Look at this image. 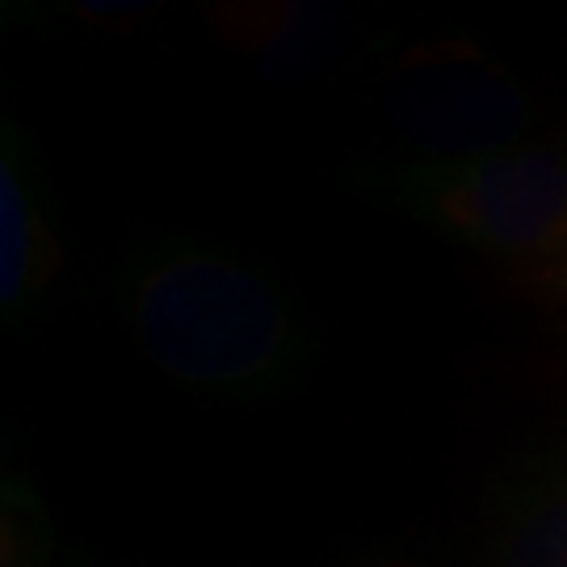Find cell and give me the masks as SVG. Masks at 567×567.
<instances>
[{"mask_svg":"<svg viewBox=\"0 0 567 567\" xmlns=\"http://www.w3.org/2000/svg\"><path fill=\"white\" fill-rule=\"evenodd\" d=\"M404 194L429 224L487 252H534L567 231V156L543 143L408 168Z\"/></svg>","mask_w":567,"mask_h":567,"instance_id":"cell-2","label":"cell"},{"mask_svg":"<svg viewBox=\"0 0 567 567\" xmlns=\"http://www.w3.org/2000/svg\"><path fill=\"white\" fill-rule=\"evenodd\" d=\"M34 236H39V224L30 210V194L13 164V152H4L0 161V303L4 311H18L25 295L34 290V261H39Z\"/></svg>","mask_w":567,"mask_h":567,"instance_id":"cell-5","label":"cell"},{"mask_svg":"<svg viewBox=\"0 0 567 567\" xmlns=\"http://www.w3.org/2000/svg\"><path fill=\"white\" fill-rule=\"evenodd\" d=\"M529 114L526 89L475 47H416L386 76V122L425 164L513 147Z\"/></svg>","mask_w":567,"mask_h":567,"instance_id":"cell-3","label":"cell"},{"mask_svg":"<svg viewBox=\"0 0 567 567\" xmlns=\"http://www.w3.org/2000/svg\"><path fill=\"white\" fill-rule=\"evenodd\" d=\"M492 567H567V466L508 501L492 538Z\"/></svg>","mask_w":567,"mask_h":567,"instance_id":"cell-4","label":"cell"},{"mask_svg":"<svg viewBox=\"0 0 567 567\" xmlns=\"http://www.w3.org/2000/svg\"><path fill=\"white\" fill-rule=\"evenodd\" d=\"M0 567H51V534L39 501L25 484L4 487L0 513Z\"/></svg>","mask_w":567,"mask_h":567,"instance_id":"cell-6","label":"cell"},{"mask_svg":"<svg viewBox=\"0 0 567 567\" xmlns=\"http://www.w3.org/2000/svg\"><path fill=\"white\" fill-rule=\"evenodd\" d=\"M122 316L164 379L203 395H257L299 353V328L278 286L206 244L143 257L122 282Z\"/></svg>","mask_w":567,"mask_h":567,"instance_id":"cell-1","label":"cell"},{"mask_svg":"<svg viewBox=\"0 0 567 567\" xmlns=\"http://www.w3.org/2000/svg\"><path fill=\"white\" fill-rule=\"evenodd\" d=\"M349 567H412V564H391V559H362V564H349Z\"/></svg>","mask_w":567,"mask_h":567,"instance_id":"cell-7","label":"cell"}]
</instances>
